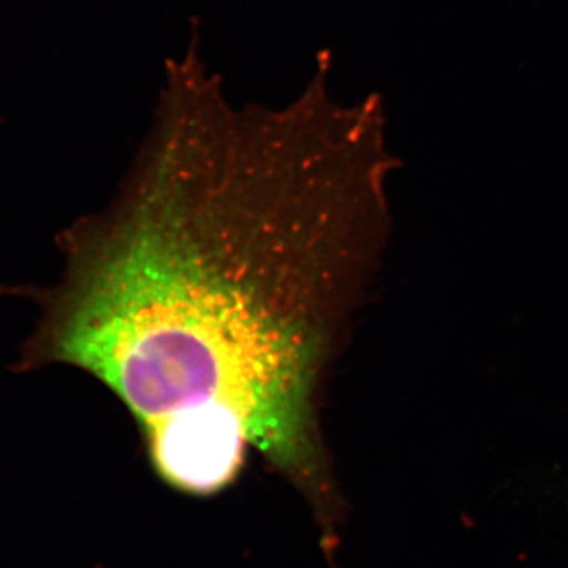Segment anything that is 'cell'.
Masks as SVG:
<instances>
[{
    "instance_id": "obj_1",
    "label": "cell",
    "mask_w": 568,
    "mask_h": 568,
    "mask_svg": "<svg viewBox=\"0 0 568 568\" xmlns=\"http://www.w3.org/2000/svg\"><path fill=\"white\" fill-rule=\"evenodd\" d=\"M200 41L164 67L121 204L63 237V278L36 291L20 366L100 381L182 491L226 487L253 448L327 517L320 395L402 163L383 97L342 102L331 54L293 102L241 106Z\"/></svg>"
}]
</instances>
